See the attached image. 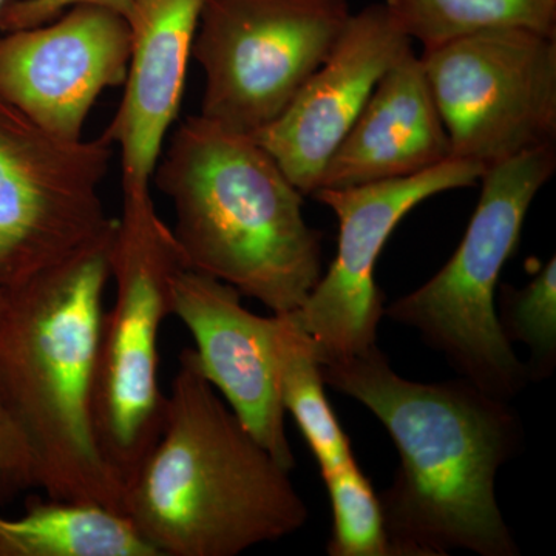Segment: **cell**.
Wrapping results in <instances>:
<instances>
[{
	"label": "cell",
	"mask_w": 556,
	"mask_h": 556,
	"mask_svg": "<svg viewBox=\"0 0 556 556\" xmlns=\"http://www.w3.org/2000/svg\"><path fill=\"white\" fill-rule=\"evenodd\" d=\"M153 179L174 208L186 269L274 314L302 308L321 277V232L306 223L303 193L254 138L190 116Z\"/></svg>",
	"instance_id": "3957f363"
},
{
	"label": "cell",
	"mask_w": 556,
	"mask_h": 556,
	"mask_svg": "<svg viewBox=\"0 0 556 556\" xmlns=\"http://www.w3.org/2000/svg\"><path fill=\"white\" fill-rule=\"evenodd\" d=\"M241 298L217 278L182 269L172 283V316L192 334L201 371L211 386L249 433L291 471L295 457L278 394L270 348L273 317L251 313Z\"/></svg>",
	"instance_id": "4fadbf2b"
},
{
	"label": "cell",
	"mask_w": 556,
	"mask_h": 556,
	"mask_svg": "<svg viewBox=\"0 0 556 556\" xmlns=\"http://www.w3.org/2000/svg\"><path fill=\"white\" fill-rule=\"evenodd\" d=\"M39 485L38 460L30 441L0 393V506Z\"/></svg>",
	"instance_id": "44dd1931"
},
{
	"label": "cell",
	"mask_w": 556,
	"mask_h": 556,
	"mask_svg": "<svg viewBox=\"0 0 556 556\" xmlns=\"http://www.w3.org/2000/svg\"><path fill=\"white\" fill-rule=\"evenodd\" d=\"M113 146L43 129L0 93V292L112 241L101 197Z\"/></svg>",
	"instance_id": "52a82bcc"
},
{
	"label": "cell",
	"mask_w": 556,
	"mask_h": 556,
	"mask_svg": "<svg viewBox=\"0 0 556 556\" xmlns=\"http://www.w3.org/2000/svg\"><path fill=\"white\" fill-rule=\"evenodd\" d=\"M450 156L486 167L556 139V36L496 28L424 50Z\"/></svg>",
	"instance_id": "9c48e42d"
},
{
	"label": "cell",
	"mask_w": 556,
	"mask_h": 556,
	"mask_svg": "<svg viewBox=\"0 0 556 556\" xmlns=\"http://www.w3.org/2000/svg\"><path fill=\"white\" fill-rule=\"evenodd\" d=\"M408 49L412 40L383 3L351 14L331 53L288 109L252 135L303 195L318 188L380 78Z\"/></svg>",
	"instance_id": "7c38bea8"
},
{
	"label": "cell",
	"mask_w": 556,
	"mask_h": 556,
	"mask_svg": "<svg viewBox=\"0 0 556 556\" xmlns=\"http://www.w3.org/2000/svg\"><path fill=\"white\" fill-rule=\"evenodd\" d=\"M270 348L281 405L298 422L320 473H331L356 460L350 439L325 396L316 343L294 313L273 314Z\"/></svg>",
	"instance_id": "e0dca14e"
},
{
	"label": "cell",
	"mask_w": 556,
	"mask_h": 556,
	"mask_svg": "<svg viewBox=\"0 0 556 556\" xmlns=\"http://www.w3.org/2000/svg\"><path fill=\"white\" fill-rule=\"evenodd\" d=\"M450 159L448 135L422 61L408 49L380 78L356 123L329 159L317 189L407 178Z\"/></svg>",
	"instance_id": "9a60e30c"
},
{
	"label": "cell",
	"mask_w": 556,
	"mask_h": 556,
	"mask_svg": "<svg viewBox=\"0 0 556 556\" xmlns=\"http://www.w3.org/2000/svg\"><path fill=\"white\" fill-rule=\"evenodd\" d=\"M332 506L329 556H397L391 544L382 507L356 460L321 475Z\"/></svg>",
	"instance_id": "ffe728a7"
},
{
	"label": "cell",
	"mask_w": 556,
	"mask_h": 556,
	"mask_svg": "<svg viewBox=\"0 0 556 556\" xmlns=\"http://www.w3.org/2000/svg\"><path fill=\"white\" fill-rule=\"evenodd\" d=\"M182 269L177 241L150 190L123 192L110 244L115 303L102 318L93 396L98 442L123 486L159 441L166 420L159 340L172 316V283Z\"/></svg>",
	"instance_id": "8992f818"
},
{
	"label": "cell",
	"mask_w": 556,
	"mask_h": 556,
	"mask_svg": "<svg viewBox=\"0 0 556 556\" xmlns=\"http://www.w3.org/2000/svg\"><path fill=\"white\" fill-rule=\"evenodd\" d=\"M126 17L76 5L39 27L0 36V93L56 137L78 141L102 91L126 80Z\"/></svg>",
	"instance_id": "8fae6325"
},
{
	"label": "cell",
	"mask_w": 556,
	"mask_h": 556,
	"mask_svg": "<svg viewBox=\"0 0 556 556\" xmlns=\"http://www.w3.org/2000/svg\"><path fill=\"white\" fill-rule=\"evenodd\" d=\"M204 0H131L124 94L102 137L121 153L123 192H149L177 119Z\"/></svg>",
	"instance_id": "5bb4252c"
},
{
	"label": "cell",
	"mask_w": 556,
	"mask_h": 556,
	"mask_svg": "<svg viewBox=\"0 0 556 556\" xmlns=\"http://www.w3.org/2000/svg\"><path fill=\"white\" fill-rule=\"evenodd\" d=\"M484 170L481 164L450 159L412 177L311 193L339 219L338 252L331 268L302 308L294 311L316 343L320 364L378 346L386 305L375 280L376 266L391 233L420 203L448 190L471 188Z\"/></svg>",
	"instance_id": "30bf717a"
},
{
	"label": "cell",
	"mask_w": 556,
	"mask_h": 556,
	"mask_svg": "<svg viewBox=\"0 0 556 556\" xmlns=\"http://www.w3.org/2000/svg\"><path fill=\"white\" fill-rule=\"evenodd\" d=\"M496 318L507 342L529 348L530 380L551 378L556 367V258L522 288L501 285Z\"/></svg>",
	"instance_id": "d6986e66"
},
{
	"label": "cell",
	"mask_w": 556,
	"mask_h": 556,
	"mask_svg": "<svg viewBox=\"0 0 556 556\" xmlns=\"http://www.w3.org/2000/svg\"><path fill=\"white\" fill-rule=\"evenodd\" d=\"M131 0H10L0 10V31L39 27L76 5H98L127 16Z\"/></svg>",
	"instance_id": "7402d4cb"
},
{
	"label": "cell",
	"mask_w": 556,
	"mask_h": 556,
	"mask_svg": "<svg viewBox=\"0 0 556 556\" xmlns=\"http://www.w3.org/2000/svg\"><path fill=\"white\" fill-rule=\"evenodd\" d=\"M399 28L424 50L496 28L556 36V0H383Z\"/></svg>",
	"instance_id": "ac0fdd59"
},
{
	"label": "cell",
	"mask_w": 556,
	"mask_h": 556,
	"mask_svg": "<svg viewBox=\"0 0 556 556\" xmlns=\"http://www.w3.org/2000/svg\"><path fill=\"white\" fill-rule=\"evenodd\" d=\"M289 473L185 348L163 431L124 485L123 514L159 556H237L308 521Z\"/></svg>",
	"instance_id": "7a4b0ae2"
},
{
	"label": "cell",
	"mask_w": 556,
	"mask_h": 556,
	"mask_svg": "<svg viewBox=\"0 0 556 556\" xmlns=\"http://www.w3.org/2000/svg\"><path fill=\"white\" fill-rule=\"evenodd\" d=\"M348 0H204L192 56L204 73L200 115L257 134L288 109L331 53Z\"/></svg>",
	"instance_id": "ba28073f"
},
{
	"label": "cell",
	"mask_w": 556,
	"mask_h": 556,
	"mask_svg": "<svg viewBox=\"0 0 556 556\" xmlns=\"http://www.w3.org/2000/svg\"><path fill=\"white\" fill-rule=\"evenodd\" d=\"M555 170V144L486 167L478 206L455 254L427 283L383 309V317L415 328L459 378L504 401L518 396L530 378L497 324L496 291L527 212Z\"/></svg>",
	"instance_id": "5b68a950"
},
{
	"label": "cell",
	"mask_w": 556,
	"mask_h": 556,
	"mask_svg": "<svg viewBox=\"0 0 556 556\" xmlns=\"http://www.w3.org/2000/svg\"><path fill=\"white\" fill-rule=\"evenodd\" d=\"M0 515V556H159L121 511L73 501L28 500Z\"/></svg>",
	"instance_id": "2e32d148"
},
{
	"label": "cell",
	"mask_w": 556,
	"mask_h": 556,
	"mask_svg": "<svg viewBox=\"0 0 556 556\" xmlns=\"http://www.w3.org/2000/svg\"><path fill=\"white\" fill-rule=\"evenodd\" d=\"M9 2H10V0H0V10H2L3 7H5L7 3H9Z\"/></svg>",
	"instance_id": "603a6c76"
},
{
	"label": "cell",
	"mask_w": 556,
	"mask_h": 556,
	"mask_svg": "<svg viewBox=\"0 0 556 556\" xmlns=\"http://www.w3.org/2000/svg\"><path fill=\"white\" fill-rule=\"evenodd\" d=\"M325 386L356 399L387 428L399 468L379 495L397 556L521 554L497 506V470L525 441L511 401L459 378H401L379 346L320 364Z\"/></svg>",
	"instance_id": "6da1fadb"
},
{
	"label": "cell",
	"mask_w": 556,
	"mask_h": 556,
	"mask_svg": "<svg viewBox=\"0 0 556 556\" xmlns=\"http://www.w3.org/2000/svg\"><path fill=\"white\" fill-rule=\"evenodd\" d=\"M110 244L0 292V393L30 441L47 496L123 514L124 486L93 416Z\"/></svg>",
	"instance_id": "277c9868"
}]
</instances>
